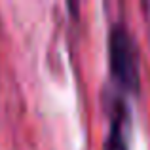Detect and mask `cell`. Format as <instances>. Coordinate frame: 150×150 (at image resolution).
Instances as JSON below:
<instances>
[{
	"label": "cell",
	"instance_id": "7a4b0ae2",
	"mask_svg": "<svg viewBox=\"0 0 150 150\" xmlns=\"http://www.w3.org/2000/svg\"><path fill=\"white\" fill-rule=\"evenodd\" d=\"M129 137V112L125 103L118 99L110 112V129L105 143V150H127Z\"/></svg>",
	"mask_w": 150,
	"mask_h": 150
},
{
	"label": "cell",
	"instance_id": "6da1fadb",
	"mask_svg": "<svg viewBox=\"0 0 150 150\" xmlns=\"http://www.w3.org/2000/svg\"><path fill=\"white\" fill-rule=\"evenodd\" d=\"M110 74L114 82L125 91L139 89V55L131 34L124 25H114L108 36Z\"/></svg>",
	"mask_w": 150,
	"mask_h": 150
}]
</instances>
